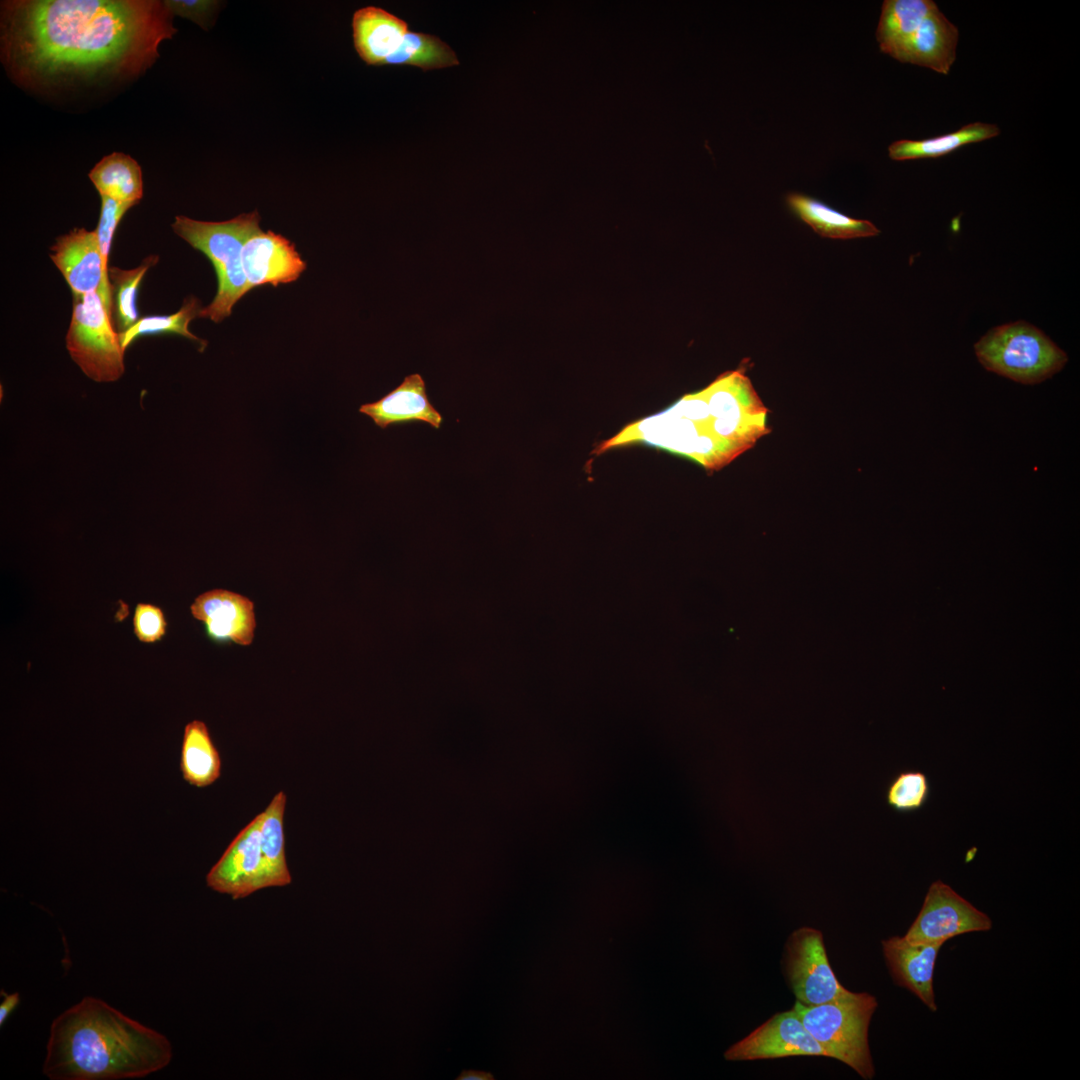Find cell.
<instances>
[{
	"mask_svg": "<svg viewBox=\"0 0 1080 1080\" xmlns=\"http://www.w3.org/2000/svg\"><path fill=\"white\" fill-rule=\"evenodd\" d=\"M159 0H8L0 54L19 86L48 91L140 76L177 32Z\"/></svg>",
	"mask_w": 1080,
	"mask_h": 1080,
	"instance_id": "cell-1",
	"label": "cell"
},
{
	"mask_svg": "<svg viewBox=\"0 0 1080 1080\" xmlns=\"http://www.w3.org/2000/svg\"><path fill=\"white\" fill-rule=\"evenodd\" d=\"M766 416L750 379L740 370L729 371L662 412L627 425L594 452L640 442L716 471L768 432Z\"/></svg>",
	"mask_w": 1080,
	"mask_h": 1080,
	"instance_id": "cell-2",
	"label": "cell"
},
{
	"mask_svg": "<svg viewBox=\"0 0 1080 1080\" xmlns=\"http://www.w3.org/2000/svg\"><path fill=\"white\" fill-rule=\"evenodd\" d=\"M43 1073L51 1080L142 1078L172 1059L170 1041L101 999L84 997L54 1019Z\"/></svg>",
	"mask_w": 1080,
	"mask_h": 1080,
	"instance_id": "cell-3",
	"label": "cell"
},
{
	"mask_svg": "<svg viewBox=\"0 0 1080 1080\" xmlns=\"http://www.w3.org/2000/svg\"><path fill=\"white\" fill-rule=\"evenodd\" d=\"M257 211L242 213L233 219L209 222L177 215L171 227L193 248L208 257L214 266L218 289L209 305L202 308L201 318L216 323L231 315L233 306L248 293L242 253L247 239L260 230Z\"/></svg>",
	"mask_w": 1080,
	"mask_h": 1080,
	"instance_id": "cell-4",
	"label": "cell"
},
{
	"mask_svg": "<svg viewBox=\"0 0 1080 1080\" xmlns=\"http://www.w3.org/2000/svg\"><path fill=\"white\" fill-rule=\"evenodd\" d=\"M877 1005L873 995L850 991L820 1005L808 1006L796 1001L792 1009L827 1057L845 1063L864 1079H872L875 1071L868 1030Z\"/></svg>",
	"mask_w": 1080,
	"mask_h": 1080,
	"instance_id": "cell-5",
	"label": "cell"
},
{
	"mask_svg": "<svg viewBox=\"0 0 1080 1080\" xmlns=\"http://www.w3.org/2000/svg\"><path fill=\"white\" fill-rule=\"evenodd\" d=\"M988 371L1022 384H1038L1063 369L1067 354L1044 332L1017 321L992 328L974 345Z\"/></svg>",
	"mask_w": 1080,
	"mask_h": 1080,
	"instance_id": "cell-6",
	"label": "cell"
},
{
	"mask_svg": "<svg viewBox=\"0 0 1080 1080\" xmlns=\"http://www.w3.org/2000/svg\"><path fill=\"white\" fill-rule=\"evenodd\" d=\"M66 347L83 373L96 382L116 381L125 371L119 333L97 292L73 295Z\"/></svg>",
	"mask_w": 1080,
	"mask_h": 1080,
	"instance_id": "cell-7",
	"label": "cell"
},
{
	"mask_svg": "<svg viewBox=\"0 0 1080 1080\" xmlns=\"http://www.w3.org/2000/svg\"><path fill=\"white\" fill-rule=\"evenodd\" d=\"M262 813L256 815L231 841L210 869L206 883L212 890L240 899L267 887H278L260 840Z\"/></svg>",
	"mask_w": 1080,
	"mask_h": 1080,
	"instance_id": "cell-8",
	"label": "cell"
},
{
	"mask_svg": "<svg viewBox=\"0 0 1080 1080\" xmlns=\"http://www.w3.org/2000/svg\"><path fill=\"white\" fill-rule=\"evenodd\" d=\"M785 972L797 1002L813 1006L847 995L832 970L819 930L802 927L786 944Z\"/></svg>",
	"mask_w": 1080,
	"mask_h": 1080,
	"instance_id": "cell-9",
	"label": "cell"
},
{
	"mask_svg": "<svg viewBox=\"0 0 1080 1080\" xmlns=\"http://www.w3.org/2000/svg\"><path fill=\"white\" fill-rule=\"evenodd\" d=\"M990 917L942 881L932 883L904 937L913 943L944 944L966 933L988 931Z\"/></svg>",
	"mask_w": 1080,
	"mask_h": 1080,
	"instance_id": "cell-10",
	"label": "cell"
},
{
	"mask_svg": "<svg viewBox=\"0 0 1080 1080\" xmlns=\"http://www.w3.org/2000/svg\"><path fill=\"white\" fill-rule=\"evenodd\" d=\"M50 249V258L65 278L73 295L99 293L112 317L111 283L104 275L96 231L74 228L59 236Z\"/></svg>",
	"mask_w": 1080,
	"mask_h": 1080,
	"instance_id": "cell-11",
	"label": "cell"
},
{
	"mask_svg": "<svg viewBox=\"0 0 1080 1080\" xmlns=\"http://www.w3.org/2000/svg\"><path fill=\"white\" fill-rule=\"evenodd\" d=\"M788 1056L827 1057L793 1009L773 1015L725 1052V1058L731 1061Z\"/></svg>",
	"mask_w": 1080,
	"mask_h": 1080,
	"instance_id": "cell-12",
	"label": "cell"
},
{
	"mask_svg": "<svg viewBox=\"0 0 1080 1080\" xmlns=\"http://www.w3.org/2000/svg\"><path fill=\"white\" fill-rule=\"evenodd\" d=\"M254 602L225 589L200 594L190 606L192 616L200 621L206 636L214 643L248 646L256 628Z\"/></svg>",
	"mask_w": 1080,
	"mask_h": 1080,
	"instance_id": "cell-13",
	"label": "cell"
},
{
	"mask_svg": "<svg viewBox=\"0 0 1080 1080\" xmlns=\"http://www.w3.org/2000/svg\"><path fill=\"white\" fill-rule=\"evenodd\" d=\"M242 262L248 292L268 284L277 287L294 282L307 267L295 245L287 238L261 229L245 242Z\"/></svg>",
	"mask_w": 1080,
	"mask_h": 1080,
	"instance_id": "cell-14",
	"label": "cell"
},
{
	"mask_svg": "<svg viewBox=\"0 0 1080 1080\" xmlns=\"http://www.w3.org/2000/svg\"><path fill=\"white\" fill-rule=\"evenodd\" d=\"M942 945L913 943L904 936L882 941L883 954L894 982L916 995L933 1012L937 1010L934 970Z\"/></svg>",
	"mask_w": 1080,
	"mask_h": 1080,
	"instance_id": "cell-15",
	"label": "cell"
},
{
	"mask_svg": "<svg viewBox=\"0 0 1080 1080\" xmlns=\"http://www.w3.org/2000/svg\"><path fill=\"white\" fill-rule=\"evenodd\" d=\"M958 36V28L937 7L890 56L947 75L956 59Z\"/></svg>",
	"mask_w": 1080,
	"mask_h": 1080,
	"instance_id": "cell-16",
	"label": "cell"
},
{
	"mask_svg": "<svg viewBox=\"0 0 1080 1080\" xmlns=\"http://www.w3.org/2000/svg\"><path fill=\"white\" fill-rule=\"evenodd\" d=\"M359 412L383 429L411 421H422L439 429L443 421L430 403L425 382L418 373L406 376L398 387L378 401L361 405Z\"/></svg>",
	"mask_w": 1080,
	"mask_h": 1080,
	"instance_id": "cell-17",
	"label": "cell"
},
{
	"mask_svg": "<svg viewBox=\"0 0 1080 1080\" xmlns=\"http://www.w3.org/2000/svg\"><path fill=\"white\" fill-rule=\"evenodd\" d=\"M354 47L368 65H384L401 45L408 24L394 14L375 6L358 9L352 18Z\"/></svg>",
	"mask_w": 1080,
	"mask_h": 1080,
	"instance_id": "cell-18",
	"label": "cell"
},
{
	"mask_svg": "<svg viewBox=\"0 0 1080 1080\" xmlns=\"http://www.w3.org/2000/svg\"><path fill=\"white\" fill-rule=\"evenodd\" d=\"M787 202L792 211L822 237L853 239L879 234L872 222L851 218L807 195L790 193Z\"/></svg>",
	"mask_w": 1080,
	"mask_h": 1080,
	"instance_id": "cell-19",
	"label": "cell"
},
{
	"mask_svg": "<svg viewBox=\"0 0 1080 1080\" xmlns=\"http://www.w3.org/2000/svg\"><path fill=\"white\" fill-rule=\"evenodd\" d=\"M100 196L133 207L143 197L142 171L131 156L114 152L103 157L89 172Z\"/></svg>",
	"mask_w": 1080,
	"mask_h": 1080,
	"instance_id": "cell-20",
	"label": "cell"
},
{
	"mask_svg": "<svg viewBox=\"0 0 1080 1080\" xmlns=\"http://www.w3.org/2000/svg\"><path fill=\"white\" fill-rule=\"evenodd\" d=\"M221 758L210 736L207 725L193 720L185 725L180 769L186 782L196 787H207L221 775Z\"/></svg>",
	"mask_w": 1080,
	"mask_h": 1080,
	"instance_id": "cell-21",
	"label": "cell"
},
{
	"mask_svg": "<svg viewBox=\"0 0 1080 1080\" xmlns=\"http://www.w3.org/2000/svg\"><path fill=\"white\" fill-rule=\"evenodd\" d=\"M998 126L990 123H969L957 131L922 140H898L889 148V156L893 160H915L926 158H938L951 153L960 147L981 142L999 135Z\"/></svg>",
	"mask_w": 1080,
	"mask_h": 1080,
	"instance_id": "cell-22",
	"label": "cell"
},
{
	"mask_svg": "<svg viewBox=\"0 0 1080 1080\" xmlns=\"http://www.w3.org/2000/svg\"><path fill=\"white\" fill-rule=\"evenodd\" d=\"M937 7L932 0H885L876 30L881 51L891 55Z\"/></svg>",
	"mask_w": 1080,
	"mask_h": 1080,
	"instance_id": "cell-23",
	"label": "cell"
},
{
	"mask_svg": "<svg viewBox=\"0 0 1080 1080\" xmlns=\"http://www.w3.org/2000/svg\"><path fill=\"white\" fill-rule=\"evenodd\" d=\"M384 65H410L428 71L457 66L459 60L453 49L439 37L408 31Z\"/></svg>",
	"mask_w": 1080,
	"mask_h": 1080,
	"instance_id": "cell-24",
	"label": "cell"
},
{
	"mask_svg": "<svg viewBox=\"0 0 1080 1080\" xmlns=\"http://www.w3.org/2000/svg\"><path fill=\"white\" fill-rule=\"evenodd\" d=\"M201 309L200 300L194 296H189L184 300L181 308L176 313L170 315L144 316L129 329L119 333L121 347L125 351V349L140 336L169 333L186 337L198 343L200 345V351H203L207 342L195 336L189 330L190 322L194 318L199 317Z\"/></svg>",
	"mask_w": 1080,
	"mask_h": 1080,
	"instance_id": "cell-25",
	"label": "cell"
},
{
	"mask_svg": "<svg viewBox=\"0 0 1080 1080\" xmlns=\"http://www.w3.org/2000/svg\"><path fill=\"white\" fill-rule=\"evenodd\" d=\"M287 796L283 791L274 795L266 809L261 812L260 840L264 856L279 886L291 883L285 853L284 813Z\"/></svg>",
	"mask_w": 1080,
	"mask_h": 1080,
	"instance_id": "cell-26",
	"label": "cell"
},
{
	"mask_svg": "<svg viewBox=\"0 0 1080 1080\" xmlns=\"http://www.w3.org/2000/svg\"><path fill=\"white\" fill-rule=\"evenodd\" d=\"M158 260L157 255H150L133 269L109 267L112 295L114 293L115 296L114 323L118 333L126 331L140 319L136 307L137 292L146 272L157 264Z\"/></svg>",
	"mask_w": 1080,
	"mask_h": 1080,
	"instance_id": "cell-27",
	"label": "cell"
},
{
	"mask_svg": "<svg viewBox=\"0 0 1080 1080\" xmlns=\"http://www.w3.org/2000/svg\"><path fill=\"white\" fill-rule=\"evenodd\" d=\"M930 792L925 773L918 770L899 772L888 784L885 799L890 808L899 813L920 810L927 802Z\"/></svg>",
	"mask_w": 1080,
	"mask_h": 1080,
	"instance_id": "cell-28",
	"label": "cell"
},
{
	"mask_svg": "<svg viewBox=\"0 0 1080 1080\" xmlns=\"http://www.w3.org/2000/svg\"><path fill=\"white\" fill-rule=\"evenodd\" d=\"M100 197L101 211L98 225L95 231L97 235L99 251L102 257L104 275L109 281L108 261L112 239L119 222L131 207L109 197Z\"/></svg>",
	"mask_w": 1080,
	"mask_h": 1080,
	"instance_id": "cell-29",
	"label": "cell"
},
{
	"mask_svg": "<svg viewBox=\"0 0 1080 1080\" xmlns=\"http://www.w3.org/2000/svg\"><path fill=\"white\" fill-rule=\"evenodd\" d=\"M133 630L138 640L143 643L160 641L167 630L163 610L150 603H138L133 616Z\"/></svg>",
	"mask_w": 1080,
	"mask_h": 1080,
	"instance_id": "cell-30",
	"label": "cell"
},
{
	"mask_svg": "<svg viewBox=\"0 0 1080 1080\" xmlns=\"http://www.w3.org/2000/svg\"><path fill=\"white\" fill-rule=\"evenodd\" d=\"M172 14L189 19L207 30L220 8L219 1L212 0H164Z\"/></svg>",
	"mask_w": 1080,
	"mask_h": 1080,
	"instance_id": "cell-31",
	"label": "cell"
},
{
	"mask_svg": "<svg viewBox=\"0 0 1080 1080\" xmlns=\"http://www.w3.org/2000/svg\"><path fill=\"white\" fill-rule=\"evenodd\" d=\"M19 1000H20V996H19V994L17 992L13 993V994H6L5 993V998H4V1000L2 1001V1003L0 1005V1025L1 1026L4 1024V1022L7 1020L9 1015L17 1007V1005L19 1003Z\"/></svg>",
	"mask_w": 1080,
	"mask_h": 1080,
	"instance_id": "cell-32",
	"label": "cell"
},
{
	"mask_svg": "<svg viewBox=\"0 0 1080 1080\" xmlns=\"http://www.w3.org/2000/svg\"><path fill=\"white\" fill-rule=\"evenodd\" d=\"M492 1073L479 1069H463L456 1080H494Z\"/></svg>",
	"mask_w": 1080,
	"mask_h": 1080,
	"instance_id": "cell-33",
	"label": "cell"
}]
</instances>
